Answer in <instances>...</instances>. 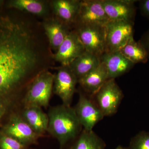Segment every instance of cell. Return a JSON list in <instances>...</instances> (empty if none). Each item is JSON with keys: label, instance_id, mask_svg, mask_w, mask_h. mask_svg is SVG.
<instances>
[{"label": "cell", "instance_id": "obj_1", "mask_svg": "<svg viewBox=\"0 0 149 149\" xmlns=\"http://www.w3.org/2000/svg\"><path fill=\"white\" fill-rule=\"evenodd\" d=\"M32 32L10 13L0 12V102H7L36 68L39 54Z\"/></svg>", "mask_w": 149, "mask_h": 149}, {"label": "cell", "instance_id": "obj_2", "mask_svg": "<svg viewBox=\"0 0 149 149\" xmlns=\"http://www.w3.org/2000/svg\"><path fill=\"white\" fill-rule=\"evenodd\" d=\"M48 116L47 132L58 141L61 149L81 133L83 127L74 108L62 104L51 108Z\"/></svg>", "mask_w": 149, "mask_h": 149}, {"label": "cell", "instance_id": "obj_3", "mask_svg": "<svg viewBox=\"0 0 149 149\" xmlns=\"http://www.w3.org/2000/svg\"><path fill=\"white\" fill-rule=\"evenodd\" d=\"M54 75L43 71L36 76L24 97L25 107L47 108L49 105L53 89Z\"/></svg>", "mask_w": 149, "mask_h": 149}, {"label": "cell", "instance_id": "obj_4", "mask_svg": "<svg viewBox=\"0 0 149 149\" xmlns=\"http://www.w3.org/2000/svg\"><path fill=\"white\" fill-rule=\"evenodd\" d=\"M75 31L85 51L99 57L106 52V29L104 25L76 24Z\"/></svg>", "mask_w": 149, "mask_h": 149}, {"label": "cell", "instance_id": "obj_5", "mask_svg": "<svg viewBox=\"0 0 149 149\" xmlns=\"http://www.w3.org/2000/svg\"><path fill=\"white\" fill-rule=\"evenodd\" d=\"M91 97L105 117L112 116L117 112L123 94L115 79H109Z\"/></svg>", "mask_w": 149, "mask_h": 149}, {"label": "cell", "instance_id": "obj_6", "mask_svg": "<svg viewBox=\"0 0 149 149\" xmlns=\"http://www.w3.org/2000/svg\"><path fill=\"white\" fill-rule=\"evenodd\" d=\"M105 27L106 53L120 51L128 41L134 38V22L109 20Z\"/></svg>", "mask_w": 149, "mask_h": 149}, {"label": "cell", "instance_id": "obj_7", "mask_svg": "<svg viewBox=\"0 0 149 149\" xmlns=\"http://www.w3.org/2000/svg\"><path fill=\"white\" fill-rule=\"evenodd\" d=\"M74 109L80 124L85 130H93L95 125L104 117L93 98L82 93L79 95Z\"/></svg>", "mask_w": 149, "mask_h": 149}, {"label": "cell", "instance_id": "obj_8", "mask_svg": "<svg viewBox=\"0 0 149 149\" xmlns=\"http://www.w3.org/2000/svg\"><path fill=\"white\" fill-rule=\"evenodd\" d=\"M78 79L68 66H62L54 75V92L61 99L63 104L70 106Z\"/></svg>", "mask_w": 149, "mask_h": 149}, {"label": "cell", "instance_id": "obj_9", "mask_svg": "<svg viewBox=\"0 0 149 149\" xmlns=\"http://www.w3.org/2000/svg\"><path fill=\"white\" fill-rule=\"evenodd\" d=\"M110 19L105 11L103 0L80 1L76 24H97L105 26Z\"/></svg>", "mask_w": 149, "mask_h": 149}, {"label": "cell", "instance_id": "obj_10", "mask_svg": "<svg viewBox=\"0 0 149 149\" xmlns=\"http://www.w3.org/2000/svg\"><path fill=\"white\" fill-rule=\"evenodd\" d=\"M1 131L26 146L35 143L40 137L34 132L22 116L17 114L10 117Z\"/></svg>", "mask_w": 149, "mask_h": 149}, {"label": "cell", "instance_id": "obj_11", "mask_svg": "<svg viewBox=\"0 0 149 149\" xmlns=\"http://www.w3.org/2000/svg\"><path fill=\"white\" fill-rule=\"evenodd\" d=\"M85 51V47L75 31L69 32L55 55L62 66H69L74 60Z\"/></svg>", "mask_w": 149, "mask_h": 149}, {"label": "cell", "instance_id": "obj_12", "mask_svg": "<svg viewBox=\"0 0 149 149\" xmlns=\"http://www.w3.org/2000/svg\"><path fill=\"white\" fill-rule=\"evenodd\" d=\"M133 0H103L104 8L110 20L134 22L136 13Z\"/></svg>", "mask_w": 149, "mask_h": 149}, {"label": "cell", "instance_id": "obj_13", "mask_svg": "<svg viewBox=\"0 0 149 149\" xmlns=\"http://www.w3.org/2000/svg\"><path fill=\"white\" fill-rule=\"evenodd\" d=\"M106 66L109 79H115L127 73L135 64L123 55L120 51L105 53L100 57Z\"/></svg>", "mask_w": 149, "mask_h": 149}, {"label": "cell", "instance_id": "obj_14", "mask_svg": "<svg viewBox=\"0 0 149 149\" xmlns=\"http://www.w3.org/2000/svg\"><path fill=\"white\" fill-rule=\"evenodd\" d=\"M109 79L106 66L101 62L97 67L78 80V83L85 92L92 96Z\"/></svg>", "mask_w": 149, "mask_h": 149}, {"label": "cell", "instance_id": "obj_15", "mask_svg": "<svg viewBox=\"0 0 149 149\" xmlns=\"http://www.w3.org/2000/svg\"><path fill=\"white\" fill-rule=\"evenodd\" d=\"M80 4V1L77 0H56L52 2L54 11L59 20L68 27L75 24Z\"/></svg>", "mask_w": 149, "mask_h": 149}, {"label": "cell", "instance_id": "obj_16", "mask_svg": "<svg viewBox=\"0 0 149 149\" xmlns=\"http://www.w3.org/2000/svg\"><path fill=\"white\" fill-rule=\"evenodd\" d=\"M21 116L38 136H41L47 132L49 117L42 108L25 107Z\"/></svg>", "mask_w": 149, "mask_h": 149}, {"label": "cell", "instance_id": "obj_17", "mask_svg": "<svg viewBox=\"0 0 149 149\" xmlns=\"http://www.w3.org/2000/svg\"><path fill=\"white\" fill-rule=\"evenodd\" d=\"M101 62L99 56L85 51L68 66L78 80L97 67Z\"/></svg>", "mask_w": 149, "mask_h": 149}, {"label": "cell", "instance_id": "obj_18", "mask_svg": "<svg viewBox=\"0 0 149 149\" xmlns=\"http://www.w3.org/2000/svg\"><path fill=\"white\" fill-rule=\"evenodd\" d=\"M68 27L59 19H52L44 23V29L50 45L56 51L69 33Z\"/></svg>", "mask_w": 149, "mask_h": 149}, {"label": "cell", "instance_id": "obj_19", "mask_svg": "<svg viewBox=\"0 0 149 149\" xmlns=\"http://www.w3.org/2000/svg\"><path fill=\"white\" fill-rule=\"evenodd\" d=\"M69 149H105L106 144L93 130L83 129Z\"/></svg>", "mask_w": 149, "mask_h": 149}, {"label": "cell", "instance_id": "obj_20", "mask_svg": "<svg viewBox=\"0 0 149 149\" xmlns=\"http://www.w3.org/2000/svg\"><path fill=\"white\" fill-rule=\"evenodd\" d=\"M6 7L40 15H45L47 10L44 2L37 0H11L7 3Z\"/></svg>", "mask_w": 149, "mask_h": 149}, {"label": "cell", "instance_id": "obj_21", "mask_svg": "<svg viewBox=\"0 0 149 149\" xmlns=\"http://www.w3.org/2000/svg\"><path fill=\"white\" fill-rule=\"evenodd\" d=\"M120 51L134 64L145 63L148 61V55L143 47L139 41H135L134 38L128 41Z\"/></svg>", "mask_w": 149, "mask_h": 149}, {"label": "cell", "instance_id": "obj_22", "mask_svg": "<svg viewBox=\"0 0 149 149\" xmlns=\"http://www.w3.org/2000/svg\"><path fill=\"white\" fill-rule=\"evenodd\" d=\"M129 149H149V131L142 130L130 140Z\"/></svg>", "mask_w": 149, "mask_h": 149}, {"label": "cell", "instance_id": "obj_23", "mask_svg": "<svg viewBox=\"0 0 149 149\" xmlns=\"http://www.w3.org/2000/svg\"><path fill=\"white\" fill-rule=\"evenodd\" d=\"M26 147L0 131V149H26Z\"/></svg>", "mask_w": 149, "mask_h": 149}, {"label": "cell", "instance_id": "obj_24", "mask_svg": "<svg viewBox=\"0 0 149 149\" xmlns=\"http://www.w3.org/2000/svg\"><path fill=\"white\" fill-rule=\"evenodd\" d=\"M139 8L141 14L149 19V0L139 1Z\"/></svg>", "mask_w": 149, "mask_h": 149}, {"label": "cell", "instance_id": "obj_25", "mask_svg": "<svg viewBox=\"0 0 149 149\" xmlns=\"http://www.w3.org/2000/svg\"><path fill=\"white\" fill-rule=\"evenodd\" d=\"M139 41L146 50L149 60V29L143 34Z\"/></svg>", "mask_w": 149, "mask_h": 149}, {"label": "cell", "instance_id": "obj_26", "mask_svg": "<svg viewBox=\"0 0 149 149\" xmlns=\"http://www.w3.org/2000/svg\"><path fill=\"white\" fill-rule=\"evenodd\" d=\"M7 102H0V121L5 114L7 109Z\"/></svg>", "mask_w": 149, "mask_h": 149}, {"label": "cell", "instance_id": "obj_27", "mask_svg": "<svg viewBox=\"0 0 149 149\" xmlns=\"http://www.w3.org/2000/svg\"><path fill=\"white\" fill-rule=\"evenodd\" d=\"M115 149H129L128 148H125V147H123L121 146H118L116 147Z\"/></svg>", "mask_w": 149, "mask_h": 149}, {"label": "cell", "instance_id": "obj_28", "mask_svg": "<svg viewBox=\"0 0 149 149\" xmlns=\"http://www.w3.org/2000/svg\"><path fill=\"white\" fill-rule=\"evenodd\" d=\"M3 1H1V0H0V7L3 4Z\"/></svg>", "mask_w": 149, "mask_h": 149}]
</instances>
